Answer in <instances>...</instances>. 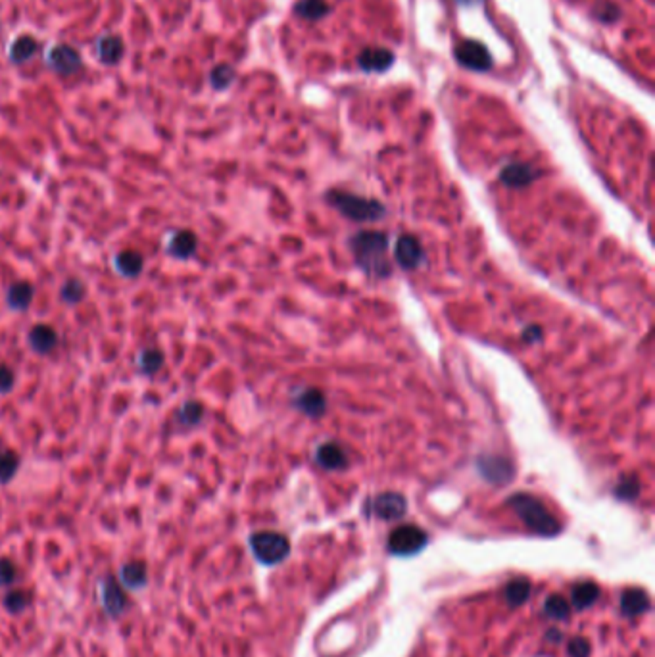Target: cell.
I'll return each instance as SVG.
<instances>
[{"label": "cell", "instance_id": "cell-8", "mask_svg": "<svg viewBox=\"0 0 655 657\" xmlns=\"http://www.w3.org/2000/svg\"><path fill=\"white\" fill-rule=\"evenodd\" d=\"M114 269L125 279H137L145 271V256L139 250H120L114 256Z\"/></svg>", "mask_w": 655, "mask_h": 657}, {"label": "cell", "instance_id": "cell-24", "mask_svg": "<svg viewBox=\"0 0 655 657\" xmlns=\"http://www.w3.org/2000/svg\"><path fill=\"white\" fill-rule=\"evenodd\" d=\"M298 406L304 409L305 414L321 415L325 409V400H323V396H321V392L310 389V390H305L304 394L300 396Z\"/></svg>", "mask_w": 655, "mask_h": 657}, {"label": "cell", "instance_id": "cell-19", "mask_svg": "<svg viewBox=\"0 0 655 657\" xmlns=\"http://www.w3.org/2000/svg\"><path fill=\"white\" fill-rule=\"evenodd\" d=\"M318 461L327 469H338L346 466V453L338 444H323L318 450Z\"/></svg>", "mask_w": 655, "mask_h": 657}, {"label": "cell", "instance_id": "cell-10", "mask_svg": "<svg viewBox=\"0 0 655 657\" xmlns=\"http://www.w3.org/2000/svg\"><path fill=\"white\" fill-rule=\"evenodd\" d=\"M396 260L402 268L414 269L423 262V250L417 238L414 236H402L396 243Z\"/></svg>", "mask_w": 655, "mask_h": 657}, {"label": "cell", "instance_id": "cell-21", "mask_svg": "<svg viewBox=\"0 0 655 657\" xmlns=\"http://www.w3.org/2000/svg\"><path fill=\"white\" fill-rule=\"evenodd\" d=\"M599 588L594 582H580L572 588V604L577 607H588L598 600Z\"/></svg>", "mask_w": 655, "mask_h": 657}, {"label": "cell", "instance_id": "cell-11", "mask_svg": "<svg viewBox=\"0 0 655 657\" xmlns=\"http://www.w3.org/2000/svg\"><path fill=\"white\" fill-rule=\"evenodd\" d=\"M35 298V287L27 281H16L8 287L6 302L14 312H26Z\"/></svg>", "mask_w": 655, "mask_h": 657}, {"label": "cell", "instance_id": "cell-20", "mask_svg": "<svg viewBox=\"0 0 655 657\" xmlns=\"http://www.w3.org/2000/svg\"><path fill=\"white\" fill-rule=\"evenodd\" d=\"M649 607L648 594L638 588H630L623 594V609L630 615H636V613H644Z\"/></svg>", "mask_w": 655, "mask_h": 657}, {"label": "cell", "instance_id": "cell-17", "mask_svg": "<svg viewBox=\"0 0 655 657\" xmlns=\"http://www.w3.org/2000/svg\"><path fill=\"white\" fill-rule=\"evenodd\" d=\"M204 414H206V408H204L202 402H198V400H187L177 411V419L181 425H185V427H197L200 425L204 419Z\"/></svg>", "mask_w": 655, "mask_h": 657}, {"label": "cell", "instance_id": "cell-27", "mask_svg": "<svg viewBox=\"0 0 655 657\" xmlns=\"http://www.w3.org/2000/svg\"><path fill=\"white\" fill-rule=\"evenodd\" d=\"M530 169L525 166H511L508 167L505 172H503V179L511 183V185H523V183H527L530 181Z\"/></svg>", "mask_w": 655, "mask_h": 657}, {"label": "cell", "instance_id": "cell-3", "mask_svg": "<svg viewBox=\"0 0 655 657\" xmlns=\"http://www.w3.org/2000/svg\"><path fill=\"white\" fill-rule=\"evenodd\" d=\"M250 546L256 557L266 565L281 563L290 550L288 540L279 532H256L250 538Z\"/></svg>", "mask_w": 655, "mask_h": 657}, {"label": "cell", "instance_id": "cell-31", "mask_svg": "<svg viewBox=\"0 0 655 657\" xmlns=\"http://www.w3.org/2000/svg\"><path fill=\"white\" fill-rule=\"evenodd\" d=\"M16 579V567L10 559H0V584H10Z\"/></svg>", "mask_w": 655, "mask_h": 657}, {"label": "cell", "instance_id": "cell-9", "mask_svg": "<svg viewBox=\"0 0 655 657\" xmlns=\"http://www.w3.org/2000/svg\"><path fill=\"white\" fill-rule=\"evenodd\" d=\"M371 510L381 519H398L406 513V500L400 494H381L371 502Z\"/></svg>", "mask_w": 655, "mask_h": 657}, {"label": "cell", "instance_id": "cell-23", "mask_svg": "<svg viewBox=\"0 0 655 657\" xmlns=\"http://www.w3.org/2000/svg\"><path fill=\"white\" fill-rule=\"evenodd\" d=\"M35 52H37V41L35 38L19 37L18 41H14L12 48H10V58L14 62H26Z\"/></svg>", "mask_w": 655, "mask_h": 657}, {"label": "cell", "instance_id": "cell-14", "mask_svg": "<svg viewBox=\"0 0 655 657\" xmlns=\"http://www.w3.org/2000/svg\"><path fill=\"white\" fill-rule=\"evenodd\" d=\"M58 296L68 306H77V304H81L87 298V285L79 277H70V279H66L62 283V287L58 290Z\"/></svg>", "mask_w": 655, "mask_h": 657}, {"label": "cell", "instance_id": "cell-26", "mask_svg": "<svg viewBox=\"0 0 655 657\" xmlns=\"http://www.w3.org/2000/svg\"><path fill=\"white\" fill-rule=\"evenodd\" d=\"M528 592H530V584L525 579H521V581H513L505 588V598L509 600V604H519L527 598Z\"/></svg>", "mask_w": 655, "mask_h": 657}, {"label": "cell", "instance_id": "cell-16", "mask_svg": "<svg viewBox=\"0 0 655 657\" xmlns=\"http://www.w3.org/2000/svg\"><path fill=\"white\" fill-rule=\"evenodd\" d=\"M21 466V458L16 450H0V485H8L16 477Z\"/></svg>", "mask_w": 655, "mask_h": 657}, {"label": "cell", "instance_id": "cell-6", "mask_svg": "<svg viewBox=\"0 0 655 657\" xmlns=\"http://www.w3.org/2000/svg\"><path fill=\"white\" fill-rule=\"evenodd\" d=\"M58 340H60L58 331L48 323H37L27 331V345L38 356L51 354L58 346Z\"/></svg>", "mask_w": 655, "mask_h": 657}, {"label": "cell", "instance_id": "cell-28", "mask_svg": "<svg viewBox=\"0 0 655 657\" xmlns=\"http://www.w3.org/2000/svg\"><path fill=\"white\" fill-rule=\"evenodd\" d=\"M546 611H547V615H552V617H555V619L565 617L567 613H569V606H567L565 598H561V596H552V598H547Z\"/></svg>", "mask_w": 655, "mask_h": 657}, {"label": "cell", "instance_id": "cell-4", "mask_svg": "<svg viewBox=\"0 0 655 657\" xmlns=\"http://www.w3.org/2000/svg\"><path fill=\"white\" fill-rule=\"evenodd\" d=\"M332 204L342 211L344 216L357 219V221H367V219H377L384 214L382 206L373 200L365 198L352 196V194H342V192H332L331 194Z\"/></svg>", "mask_w": 655, "mask_h": 657}, {"label": "cell", "instance_id": "cell-30", "mask_svg": "<svg viewBox=\"0 0 655 657\" xmlns=\"http://www.w3.org/2000/svg\"><path fill=\"white\" fill-rule=\"evenodd\" d=\"M4 604H6V607L12 613H19L21 609H23V607L27 606L26 594L18 592V590H16V592H10L6 596V600H4Z\"/></svg>", "mask_w": 655, "mask_h": 657}, {"label": "cell", "instance_id": "cell-7", "mask_svg": "<svg viewBox=\"0 0 655 657\" xmlns=\"http://www.w3.org/2000/svg\"><path fill=\"white\" fill-rule=\"evenodd\" d=\"M198 248V236L191 229H179L167 241V254L175 260H189Z\"/></svg>", "mask_w": 655, "mask_h": 657}, {"label": "cell", "instance_id": "cell-15", "mask_svg": "<svg viewBox=\"0 0 655 657\" xmlns=\"http://www.w3.org/2000/svg\"><path fill=\"white\" fill-rule=\"evenodd\" d=\"M102 601H104V607H106L108 615H112V617H117V615L123 611V607H125V598H123V592H121L120 584H117L114 579H110V581L104 582Z\"/></svg>", "mask_w": 655, "mask_h": 657}, {"label": "cell", "instance_id": "cell-29", "mask_svg": "<svg viewBox=\"0 0 655 657\" xmlns=\"http://www.w3.org/2000/svg\"><path fill=\"white\" fill-rule=\"evenodd\" d=\"M14 387H16V373L10 365L0 364V394L12 392Z\"/></svg>", "mask_w": 655, "mask_h": 657}, {"label": "cell", "instance_id": "cell-1", "mask_svg": "<svg viewBox=\"0 0 655 657\" xmlns=\"http://www.w3.org/2000/svg\"><path fill=\"white\" fill-rule=\"evenodd\" d=\"M352 248H354V256H356L357 263H360L367 273H388V243L387 236L382 235V233H375V231L360 233V235H356V238L352 241Z\"/></svg>", "mask_w": 655, "mask_h": 657}, {"label": "cell", "instance_id": "cell-12", "mask_svg": "<svg viewBox=\"0 0 655 657\" xmlns=\"http://www.w3.org/2000/svg\"><path fill=\"white\" fill-rule=\"evenodd\" d=\"M48 62L60 73H73L81 65L79 54L70 46H54L48 54Z\"/></svg>", "mask_w": 655, "mask_h": 657}, {"label": "cell", "instance_id": "cell-22", "mask_svg": "<svg viewBox=\"0 0 655 657\" xmlns=\"http://www.w3.org/2000/svg\"><path fill=\"white\" fill-rule=\"evenodd\" d=\"M98 54H100L102 62L106 64H115L123 54V46L121 41L117 37H104L98 43Z\"/></svg>", "mask_w": 655, "mask_h": 657}, {"label": "cell", "instance_id": "cell-18", "mask_svg": "<svg viewBox=\"0 0 655 657\" xmlns=\"http://www.w3.org/2000/svg\"><path fill=\"white\" fill-rule=\"evenodd\" d=\"M121 584L131 588V590L145 587L147 584V567H145V563L133 562L123 565V569H121Z\"/></svg>", "mask_w": 655, "mask_h": 657}, {"label": "cell", "instance_id": "cell-13", "mask_svg": "<svg viewBox=\"0 0 655 657\" xmlns=\"http://www.w3.org/2000/svg\"><path fill=\"white\" fill-rule=\"evenodd\" d=\"M166 364V354L156 348V346H148V348H142L139 352V357H137V367L142 375H154V373H158L162 367Z\"/></svg>", "mask_w": 655, "mask_h": 657}, {"label": "cell", "instance_id": "cell-25", "mask_svg": "<svg viewBox=\"0 0 655 657\" xmlns=\"http://www.w3.org/2000/svg\"><path fill=\"white\" fill-rule=\"evenodd\" d=\"M481 469H483L484 475H486L488 479H490V475H492V473H498L496 480L509 479L508 475H503V471L511 473V475H513V469H511V466H509L508 461L500 460V458H498V460H490V458H488V460L484 461V466L481 467Z\"/></svg>", "mask_w": 655, "mask_h": 657}, {"label": "cell", "instance_id": "cell-5", "mask_svg": "<svg viewBox=\"0 0 655 657\" xmlns=\"http://www.w3.org/2000/svg\"><path fill=\"white\" fill-rule=\"evenodd\" d=\"M426 542L425 532L414 525H404L390 535L388 538V548L396 555H409L417 554Z\"/></svg>", "mask_w": 655, "mask_h": 657}, {"label": "cell", "instance_id": "cell-2", "mask_svg": "<svg viewBox=\"0 0 655 657\" xmlns=\"http://www.w3.org/2000/svg\"><path fill=\"white\" fill-rule=\"evenodd\" d=\"M508 504L513 508L517 515L521 517L523 523L527 525L528 529L535 530L538 535L552 536L560 532V523L550 511L544 508L540 500H536L535 496H528V494H515L508 500Z\"/></svg>", "mask_w": 655, "mask_h": 657}]
</instances>
